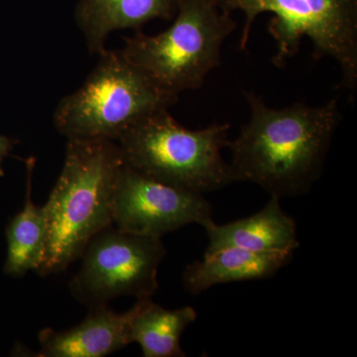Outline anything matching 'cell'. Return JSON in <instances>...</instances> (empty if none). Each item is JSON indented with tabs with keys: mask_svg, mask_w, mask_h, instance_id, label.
Wrapping results in <instances>:
<instances>
[{
	"mask_svg": "<svg viewBox=\"0 0 357 357\" xmlns=\"http://www.w3.org/2000/svg\"><path fill=\"white\" fill-rule=\"evenodd\" d=\"M134 309L112 311L107 305L91 307L89 316L69 330L44 328L39 333L41 357H102L131 344L130 324Z\"/></svg>",
	"mask_w": 357,
	"mask_h": 357,
	"instance_id": "cell-9",
	"label": "cell"
},
{
	"mask_svg": "<svg viewBox=\"0 0 357 357\" xmlns=\"http://www.w3.org/2000/svg\"><path fill=\"white\" fill-rule=\"evenodd\" d=\"M14 141L0 133V177H3V161L13 149Z\"/></svg>",
	"mask_w": 357,
	"mask_h": 357,
	"instance_id": "cell-15",
	"label": "cell"
},
{
	"mask_svg": "<svg viewBox=\"0 0 357 357\" xmlns=\"http://www.w3.org/2000/svg\"><path fill=\"white\" fill-rule=\"evenodd\" d=\"M280 199L271 197L266 206L250 217L204 227L208 245L204 255L223 248H241L255 252H294L299 248L297 227L281 208Z\"/></svg>",
	"mask_w": 357,
	"mask_h": 357,
	"instance_id": "cell-10",
	"label": "cell"
},
{
	"mask_svg": "<svg viewBox=\"0 0 357 357\" xmlns=\"http://www.w3.org/2000/svg\"><path fill=\"white\" fill-rule=\"evenodd\" d=\"M123 163L114 141L68 140L64 165L44 206L48 236L40 276L65 271L96 234L114 225Z\"/></svg>",
	"mask_w": 357,
	"mask_h": 357,
	"instance_id": "cell-2",
	"label": "cell"
},
{
	"mask_svg": "<svg viewBox=\"0 0 357 357\" xmlns=\"http://www.w3.org/2000/svg\"><path fill=\"white\" fill-rule=\"evenodd\" d=\"M27 165V191L24 206L13 218L6 229L7 256L4 273L11 277L24 276L27 272L37 271L46 252V213L43 206L32 202V177L35 158L26 161Z\"/></svg>",
	"mask_w": 357,
	"mask_h": 357,
	"instance_id": "cell-14",
	"label": "cell"
},
{
	"mask_svg": "<svg viewBox=\"0 0 357 357\" xmlns=\"http://www.w3.org/2000/svg\"><path fill=\"white\" fill-rule=\"evenodd\" d=\"M166 255L161 238L138 236L109 225L96 234L82 253V266L70 292L89 307L119 297L152 298Z\"/></svg>",
	"mask_w": 357,
	"mask_h": 357,
	"instance_id": "cell-7",
	"label": "cell"
},
{
	"mask_svg": "<svg viewBox=\"0 0 357 357\" xmlns=\"http://www.w3.org/2000/svg\"><path fill=\"white\" fill-rule=\"evenodd\" d=\"M173 24L159 34L134 31L124 37L121 53L160 86L174 95L203 86L222 63V49L236 30L231 13L217 0H177Z\"/></svg>",
	"mask_w": 357,
	"mask_h": 357,
	"instance_id": "cell-5",
	"label": "cell"
},
{
	"mask_svg": "<svg viewBox=\"0 0 357 357\" xmlns=\"http://www.w3.org/2000/svg\"><path fill=\"white\" fill-rule=\"evenodd\" d=\"M229 123L191 130L169 109L143 117L116 141L124 164L148 177L189 191H217L231 184L222 150L229 147Z\"/></svg>",
	"mask_w": 357,
	"mask_h": 357,
	"instance_id": "cell-4",
	"label": "cell"
},
{
	"mask_svg": "<svg viewBox=\"0 0 357 357\" xmlns=\"http://www.w3.org/2000/svg\"><path fill=\"white\" fill-rule=\"evenodd\" d=\"M225 13L241 11L245 23L239 49L245 50L253 23L260 14H273L268 32L277 44L276 67H284L307 37L316 60L331 58L342 73L340 86L351 98L357 89V0H217Z\"/></svg>",
	"mask_w": 357,
	"mask_h": 357,
	"instance_id": "cell-6",
	"label": "cell"
},
{
	"mask_svg": "<svg viewBox=\"0 0 357 357\" xmlns=\"http://www.w3.org/2000/svg\"><path fill=\"white\" fill-rule=\"evenodd\" d=\"M293 252H255L223 248L185 268L183 282L192 295L220 284L267 279L292 259Z\"/></svg>",
	"mask_w": 357,
	"mask_h": 357,
	"instance_id": "cell-12",
	"label": "cell"
},
{
	"mask_svg": "<svg viewBox=\"0 0 357 357\" xmlns=\"http://www.w3.org/2000/svg\"><path fill=\"white\" fill-rule=\"evenodd\" d=\"M213 208L203 194L159 182L123 163L116 185L114 225L138 236L156 237L197 223L213 222Z\"/></svg>",
	"mask_w": 357,
	"mask_h": 357,
	"instance_id": "cell-8",
	"label": "cell"
},
{
	"mask_svg": "<svg viewBox=\"0 0 357 357\" xmlns=\"http://www.w3.org/2000/svg\"><path fill=\"white\" fill-rule=\"evenodd\" d=\"M83 86L54 112L59 133L69 139L114 141L143 117L178 102L121 51L105 50Z\"/></svg>",
	"mask_w": 357,
	"mask_h": 357,
	"instance_id": "cell-3",
	"label": "cell"
},
{
	"mask_svg": "<svg viewBox=\"0 0 357 357\" xmlns=\"http://www.w3.org/2000/svg\"><path fill=\"white\" fill-rule=\"evenodd\" d=\"M244 95L250 119L236 139L229 141L232 183H253L279 199L306 194L321 177L342 121L337 100L275 109L261 96L252 91Z\"/></svg>",
	"mask_w": 357,
	"mask_h": 357,
	"instance_id": "cell-1",
	"label": "cell"
},
{
	"mask_svg": "<svg viewBox=\"0 0 357 357\" xmlns=\"http://www.w3.org/2000/svg\"><path fill=\"white\" fill-rule=\"evenodd\" d=\"M130 340L137 342L145 357H185L181 337L197 319L192 307L167 310L152 301L138 299L133 306Z\"/></svg>",
	"mask_w": 357,
	"mask_h": 357,
	"instance_id": "cell-13",
	"label": "cell"
},
{
	"mask_svg": "<svg viewBox=\"0 0 357 357\" xmlns=\"http://www.w3.org/2000/svg\"><path fill=\"white\" fill-rule=\"evenodd\" d=\"M177 13V0H81L76 21L89 53L100 55L107 37L116 30H141L154 20H170Z\"/></svg>",
	"mask_w": 357,
	"mask_h": 357,
	"instance_id": "cell-11",
	"label": "cell"
}]
</instances>
